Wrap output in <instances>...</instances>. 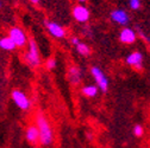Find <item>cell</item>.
Returning a JSON list of instances; mask_svg holds the SVG:
<instances>
[{"mask_svg":"<svg viewBox=\"0 0 150 148\" xmlns=\"http://www.w3.org/2000/svg\"><path fill=\"white\" fill-rule=\"evenodd\" d=\"M11 100L13 101V103L19 108L23 112H28L31 109V100L29 98V96L25 94L24 91H22L21 89H14L11 92Z\"/></svg>","mask_w":150,"mask_h":148,"instance_id":"cell-4","label":"cell"},{"mask_svg":"<svg viewBox=\"0 0 150 148\" xmlns=\"http://www.w3.org/2000/svg\"><path fill=\"white\" fill-rule=\"evenodd\" d=\"M25 139L31 145H37L40 142V133L36 124H29L25 129Z\"/></svg>","mask_w":150,"mask_h":148,"instance_id":"cell-12","label":"cell"},{"mask_svg":"<svg viewBox=\"0 0 150 148\" xmlns=\"http://www.w3.org/2000/svg\"><path fill=\"white\" fill-rule=\"evenodd\" d=\"M24 61L26 62V64L33 69L38 68L42 63L41 59V53H40V49L37 45L35 39H29L28 45H26V51L24 53Z\"/></svg>","mask_w":150,"mask_h":148,"instance_id":"cell-2","label":"cell"},{"mask_svg":"<svg viewBox=\"0 0 150 148\" xmlns=\"http://www.w3.org/2000/svg\"><path fill=\"white\" fill-rule=\"evenodd\" d=\"M71 15L80 24L87 23L91 18V11L85 5H75L71 10Z\"/></svg>","mask_w":150,"mask_h":148,"instance_id":"cell-8","label":"cell"},{"mask_svg":"<svg viewBox=\"0 0 150 148\" xmlns=\"http://www.w3.org/2000/svg\"><path fill=\"white\" fill-rule=\"evenodd\" d=\"M134 135L136 136V138H141V136H143V134H144V128H143V126L142 124H136L135 127H134Z\"/></svg>","mask_w":150,"mask_h":148,"instance_id":"cell-16","label":"cell"},{"mask_svg":"<svg viewBox=\"0 0 150 148\" xmlns=\"http://www.w3.org/2000/svg\"><path fill=\"white\" fill-rule=\"evenodd\" d=\"M80 42H81V40H80L79 37H71V38H70V43H71L73 45H78Z\"/></svg>","mask_w":150,"mask_h":148,"instance_id":"cell-19","label":"cell"},{"mask_svg":"<svg viewBox=\"0 0 150 148\" xmlns=\"http://www.w3.org/2000/svg\"><path fill=\"white\" fill-rule=\"evenodd\" d=\"M78 1H79L80 4H86V3H87V0H78Z\"/></svg>","mask_w":150,"mask_h":148,"instance_id":"cell-21","label":"cell"},{"mask_svg":"<svg viewBox=\"0 0 150 148\" xmlns=\"http://www.w3.org/2000/svg\"><path fill=\"white\" fill-rule=\"evenodd\" d=\"M81 92H82L83 96L89 97V98H93V97H96L98 95L99 89H98V87L96 84H87V85L82 87Z\"/></svg>","mask_w":150,"mask_h":148,"instance_id":"cell-14","label":"cell"},{"mask_svg":"<svg viewBox=\"0 0 150 148\" xmlns=\"http://www.w3.org/2000/svg\"><path fill=\"white\" fill-rule=\"evenodd\" d=\"M29 1H30L31 4H33V5H38V4L41 3V0H29Z\"/></svg>","mask_w":150,"mask_h":148,"instance_id":"cell-20","label":"cell"},{"mask_svg":"<svg viewBox=\"0 0 150 148\" xmlns=\"http://www.w3.org/2000/svg\"><path fill=\"white\" fill-rule=\"evenodd\" d=\"M1 7H3V0H0V10H1Z\"/></svg>","mask_w":150,"mask_h":148,"instance_id":"cell-22","label":"cell"},{"mask_svg":"<svg viewBox=\"0 0 150 148\" xmlns=\"http://www.w3.org/2000/svg\"><path fill=\"white\" fill-rule=\"evenodd\" d=\"M32 148H38V147H32Z\"/></svg>","mask_w":150,"mask_h":148,"instance_id":"cell-23","label":"cell"},{"mask_svg":"<svg viewBox=\"0 0 150 148\" xmlns=\"http://www.w3.org/2000/svg\"><path fill=\"white\" fill-rule=\"evenodd\" d=\"M110 19L115 24L125 27L130 23V15H129L127 11H125L124 8H116L113 11H111Z\"/></svg>","mask_w":150,"mask_h":148,"instance_id":"cell-7","label":"cell"},{"mask_svg":"<svg viewBox=\"0 0 150 148\" xmlns=\"http://www.w3.org/2000/svg\"><path fill=\"white\" fill-rule=\"evenodd\" d=\"M7 36L11 38V40L14 43L16 47L18 49H23L28 45L29 42V37L25 32L24 29H22L21 26H12L8 29Z\"/></svg>","mask_w":150,"mask_h":148,"instance_id":"cell-3","label":"cell"},{"mask_svg":"<svg viewBox=\"0 0 150 148\" xmlns=\"http://www.w3.org/2000/svg\"><path fill=\"white\" fill-rule=\"evenodd\" d=\"M141 0H129V7L132 10V11H137L141 8Z\"/></svg>","mask_w":150,"mask_h":148,"instance_id":"cell-18","label":"cell"},{"mask_svg":"<svg viewBox=\"0 0 150 148\" xmlns=\"http://www.w3.org/2000/svg\"><path fill=\"white\" fill-rule=\"evenodd\" d=\"M56 66H57V61H56V58H48L47 62H45V68L48 70H54Z\"/></svg>","mask_w":150,"mask_h":148,"instance_id":"cell-17","label":"cell"},{"mask_svg":"<svg viewBox=\"0 0 150 148\" xmlns=\"http://www.w3.org/2000/svg\"><path fill=\"white\" fill-rule=\"evenodd\" d=\"M44 24H45L48 33L51 37H54V38H56V39H63L64 37L67 36L66 29L62 25H60L59 23L52 22V20H45Z\"/></svg>","mask_w":150,"mask_h":148,"instance_id":"cell-6","label":"cell"},{"mask_svg":"<svg viewBox=\"0 0 150 148\" xmlns=\"http://www.w3.org/2000/svg\"><path fill=\"white\" fill-rule=\"evenodd\" d=\"M137 40V33L134 29L131 27H123L119 32V42L126 45H131Z\"/></svg>","mask_w":150,"mask_h":148,"instance_id":"cell-9","label":"cell"},{"mask_svg":"<svg viewBox=\"0 0 150 148\" xmlns=\"http://www.w3.org/2000/svg\"><path fill=\"white\" fill-rule=\"evenodd\" d=\"M143 53L141 51H134L129 53L126 58H125V63L129 65V66H132L137 70H141L142 69V64H143Z\"/></svg>","mask_w":150,"mask_h":148,"instance_id":"cell-10","label":"cell"},{"mask_svg":"<svg viewBox=\"0 0 150 148\" xmlns=\"http://www.w3.org/2000/svg\"><path fill=\"white\" fill-rule=\"evenodd\" d=\"M83 72L80 66L78 65H71L68 69V81L71 85H79L82 81Z\"/></svg>","mask_w":150,"mask_h":148,"instance_id":"cell-11","label":"cell"},{"mask_svg":"<svg viewBox=\"0 0 150 148\" xmlns=\"http://www.w3.org/2000/svg\"><path fill=\"white\" fill-rule=\"evenodd\" d=\"M35 124L40 133V143L44 147H51L55 141V134L48 117L44 114L38 113L35 119Z\"/></svg>","mask_w":150,"mask_h":148,"instance_id":"cell-1","label":"cell"},{"mask_svg":"<svg viewBox=\"0 0 150 148\" xmlns=\"http://www.w3.org/2000/svg\"><path fill=\"white\" fill-rule=\"evenodd\" d=\"M0 49L4 51H7V52H12L17 47L8 36H3V37H0Z\"/></svg>","mask_w":150,"mask_h":148,"instance_id":"cell-13","label":"cell"},{"mask_svg":"<svg viewBox=\"0 0 150 148\" xmlns=\"http://www.w3.org/2000/svg\"><path fill=\"white\" fill-rule=\"evenodd\" d=\"M75 47H76L78 53H79V54H81V56H83V57L89 56L91 52H92V50H91L89 45H88V44H86V43H83V42H80L78 45H75Z\"/></svg>","mask_w":150,"mask_h":148,"instance_id":"cell-15","label":"cell"},{"mask_svg":"<svg viewBox=\"0 0 150 148\" xmlns=\"http://www.w3.org/2000/svg\"><path fill=\"white\" fill-rule=\"evenodd\" d=\"M91 75L96 81V85L98 87L99 90H101L103 92H106L108 90V77L106 76V73L99 68V66H92L91 68Z\"/></svg>","mask_w":150,"mask_h":148,"instance_id":"cell-5","label":"cell"}]
</instances>
